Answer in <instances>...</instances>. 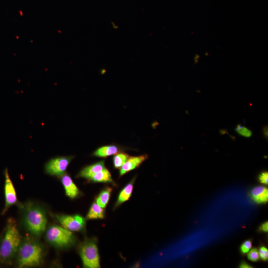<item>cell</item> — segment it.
Listing matches in <instances>:
<instances>
[{
  "label": "cell",
  "mask_w": 268,
  "mask_h": 268,
  "mask_svg": "<svg viewBox=\"0 0 268 268\" xmlns=\"http://www.w3.org/2000/svg\"><path fill=\"white\" fill-rule=\"evenodd\" d=\"M250 196L258 203H265L268 201V189L264 186H257L251 191Z\"/></svg>",
  "instance_id": "cell-12"
},
{
  "label": "cell",
  "mask_w": 268,
  "mask_h": 268,
  "mask_svg": "<svg viewBox=\"0 0 268 268\" xmlns=\"http://www.w3.org/2000/svg\"><path fill=\"white\" fill-rule=\"evenodd\" d=\"M104 160L89 165L83 168L77 174V177L89 179L93 175L96 173L105 169Z\"/></svg>",
  "instance_id": "cell-10"
},
{
  "label": "cell",
  "mask_w": 268,
  "mask_h": 268,
  "mask_svg": "<svg viewBox=\"0 0 268 268\" xmlns=\"http://www.w3.org/2000/svg\"><path fill=\"white\" fill-rule=\"evenodd\" d=\"M259 181L262 184L268 185V173L265 171L261 173L258 177Z\"/></svg>",
  "instance_id": "cell-23"
},
{
  "label": "cell",
  "mask_w": 268,
  "mask_h": 268,
  "mask_svg": "<svg viewBox=\"0 0 268 268\" xmlns=\"http://www.w3.org/2000/svg\"><path fill=\"white\" fill-rule=\"evenodd\" d=\"M252 242L250 240L245 241L241 246L240 251L243 255H245L250 251L252 247Z\"/></svg>",
  "instance_id": "cell-21"
},
{
  "label": "cell",
  "mask_w": 268,
  "mask_h": 268,
  "mask_svg": "<svg viewBox=\"0 0 268 268\" xmlns=\"http://www.w3.org/2000/svg\"><path fill=\"white\" fill-rule=\"evenodd\" d=\"M79 253L84 268H98L100 267V257L97 241L95 239L85 240L79 247Z\"/></svg>",
  "instance_id": "cell-4"
},
{
  "label": "cell",
  "mask_w": 268,
  "mask_h": 268,
  "mask_svg": "<svg viewBox=\"0 0 268 268\" xmlns=\"http://www.w3.org/2000/svg\"><path fill=\"white\" fill-rule=\"evenodd\" d=\"M121 151V149L115 145H105L99 147L93 153V155L99 157H106L115 155Z\"/></svg>",
  "instance_id": "cell-14"
},
{
  "label": "cell",
  "mask_w": 268,
  "mask_h": 268,
  "mask_svg": "<svg viewBox=\"0 0 268 268\" xmlns=\"http://www.w3.org/2000/svg\"><path fill=\"white\" fill-rule=\"evenodd\" d=\"M112 189L109 187H105L96 200V203L102 208H105L109 201Z\"/></svg>",
  "instance_id": "cell-17"
},
{
  "label": "cell",
  "mask_w": 268,
  "mask_h": 268,
  "mask_svg": "<svg viewBox=\"0 0 268 268\" xmlns=\"http://www.w3.org/2000/svg\"><path fill=\"white\" fill-rule=\"evenodd\" d=\"M73 158V156H68L50 159L45 165L46 173L50 175L62 177Z\"/></svg>",
  "instance_id": "cell-6"
},
{
  "label": "cell",
  "mask_w": 268,
  "mask_h": 268,
  "mask_svg": "<svg viewBox=\"0 0 268 268\" xmlns=\"http://www.w3.org/2000/svg\"><path fill=\"white\" fill-rule=\"evenodd\" d=\"M259 230L267 232L268 231V222H266L263 224L261 225V226L259 228Z\"/></svg>",
  "instance_id": "cell-24"
},
{
  "label": "cell",
  "mask_w": 268,
  "mask_h": 268,
  "mask_svg": "<svg viewBox=\"0 0 268 268\" xmlns=\"http://www.w3.org/2000/svg\"><path fill=\"white\" fill-rule=\"evenodd\" d=\"M248 253L247 257L249 260L257 262L259 260L260 256L257 248H253Z\"/></svg>",
  "instance_id": "cell-20"
},
{
  "label": "cell",
  "mask_w": 268,
  "mask_h": 268,
  "mask_svg": "<svg viewBox=\"0 0 268 268\" xmlns=\"http://www.w3.org/2000/svg\"><path fill=\"white\" fill-rule=\"evenodd\" d=\"M89 180L95 183H109L115 184L111 173L106 168L93 175Z\"/></svg>",
  "instance_id": "cell-15"
},
{
  "label": "cell",
  "mask_w": 268,
  "mask_h": 268,
  "mask_svg": "<svg viewBox=\"0 0 268 268\" xmlns=\"http://www.w3.org/2000/svg\"><path fill=\"white\" fill-rule=\"evenodd\" d=\"M46 239L51 244L61 248L69 246L75 241L74 236L70 231L57 225L48 228Z\"/></svg>",
  "instance_id": "cell-5"
},
{
  "label": "cell",
  "mask_w": 268,
  "mask_h": 268,
  "mask_svg": "<svg viewBox=\"0 0 268 268\" xmlns=\"http://www.w3.org/2000/svg\"><path fill=\"white\" fill-rule=\"evenodd\" d=\"M264 134L266 137H268V127H265L263 128Z\"/></svg>",
  "instance_id": "cell-26"
},
{
  "label": "cell",
  "mask_w": 268,
  "mask_h": 268,
  "mask_svg": "<svg viewBox=\"0 0 268 268\" xmlns=\"http://www.w3.org/2000/svg\"><path fill=\"white\" fill-rule=\"evenodd\" d=\"M27 206L24 218L25 225L31 233L40 235L46 228L47 218L45 213L39 207L32 205Z\"/></svg>",
  "instance_id": "cell-3"
},
{
  "label": "cell",
  "mask_w": 268,
  "mask_h": 268,
  "mask_svg": "<svg viewBox=\"0 0 268 268\" xmlns=\"http://www.w3.org/2000/svg\"><path fill=\"white\" fill-rule=\"evenodd\" d=\"M19 267H29L39 265L43 258V249L37 242L30 239H25L18 248Z\"/></svg>",
  "instance_id": "cell-2"
},
{
  "label": "cell",
  "mask_w": 268,
  "mask_h": 268,
  "mask_svg": "<svg viewBox=\"0 0 268 268\" xmlns=\"http://www.w3.org/2000/svg\"><path fill=\"white\" fill-rule=\"evenodd\" d=\"M259 256L261 259L264 261H267L268 259V250L265 247H261L259 251Z\"/></svg>",
  "instance_id": "cell-22"
},
{
  "label": "cell",
  "mask_w": 268,
  "mask_h": 268,
  "mask_svg": "<svg viewBox=\"0 0 268 268\" xmlns=\"http://www.w3.org/2000/svg\"><path fill=\"white\" fill-rule=\"evenodd\" d=\"M148 158L147 154L137 156H130L122 166L120 168V176L139 167L146 159Z\"/></svg>",
  "instance_id": "cell-9"
},
{
  "label": "cell",
  "mask_w": 268,
  "mask_h": 268,
  "mask_svg": "<svg viewBox=\"0 0 268 268\" xmlns=\"http://www.w3.org/2000/svg\"><path fill=\"white\" fill-rule=\"evenodd\" d=\"M235 131L240 135L246 137H250L253 135L251 130L240 124H238L235 128Z\"/></svg>",
  "instance_id": "cell-19"
},
{
  "label": "cell",
  "mask_w": 268,
  "mask_h": 268,
  "mask_svg": "<svg viewBox=\"0 0 268 268\" xmlns=\"http://www.w3.org/2000/svg\"><path fill=\"white\" fill-rule=\"evenodd\" d=\"M239 268H252L251 266L249 265L245 262L243 261L239 265Z\"/></svg>",
  "instance_id": "cell-25"
},
{
  "label": "cell",
  "mask_w": 268,
  "mask_h": 268,
  "mask_svg": "<svg viewBox=\"0 0 268 268\" xmlns=\"http://www.w3.org/2000/svg\"><path fill=\"white\" fill-rule=\"evenodd\" d=\"M20 236L15 221L8 219L6 231L0 246V261L8 263L17 252L20 244Z\"/></svg>",
  "instance_id": "cell-1"
},
{
  "label": "cell",
  "mask_w": 268,
  "mask_h": 268,
  "mask_svg": "<svg viewBox=\"0 0 268 268\" xmlns=\"http://www.w3.org/2000/svg\"><path fill=\"white\" fill-rule=\"evenodd\" d=\"M5 185H4V195H5V205L2 211V214H3L8 209L17 202V197L15 190L12 182L9 176L7 169L5 170Z\"/></svg>",
  "instance_id": "cell-8"
},
{
  "label": "cell",
  "mask_w": 268,
  "mask_h": 268,
  "mask_svg": "<svg viewBox=\"0 0 268 268\" xmlns=\"http://www.w3.org/2000/svg\"><path fill=\"white\" fill-rule=\"evenodd\" d=\"M130 156L124 152L117 153L113 157V162L115 169H120L129 158Z\"/></svg>",
  "instance_id": "cell-18"
},
{
  "label": "cell",
  "mask_w": 268,
  "mask_h": 268,
  "mask_svg": "<svg viewBox=\"0 0 268 268\" xmlns=\"http://www.w3.org/2000/svg\"><path fill=\"white\" fill-rule=\"evenodd\" d=\"M103 208L96 202H93L87 214L86 218L88 219L103 218L105 214Z\"/></svg>",
  "instance_id": "cell-16"
},
{
  "label": "cell",
  "mask_w": 268,
  "mask_h": 268,
  "mask_svg": "<svg viewBox=\"0 0 268 268\" xmlns=\"http://www.w3.org/2000/svg\"><path fill=\"white\" fill-rule=\"evenodd\" d=\"M135 179V178H134L121 191L115 204V208L129 200L132 194Z\"/></svg>",
  "instance_id": "cell-13"
},
{
  "label": "cell",
  "mask_w": 268,
  "mask_h": 268,
  "mask_svg": "<svg viewBox=\"0 0 268 268\" xmlns=\"http://www.w3.org/2000/svg\"><path fill=\"white\" fill-rule=\"evenodd\" d=\"M56 219L64 228L70 231H79L85 226L84 218L79 215H57Z\"/></svg>",
  "instance_id": "cell-7"
},
{
  "label": "cell",
  "mask_w": 268,
  "mask_h": 268,
  "mask_svg": "<svg viewBox=\"0 0 268 268\" xmlns=\"http://www.w3.org/2000/svg\"><path fill=\"white\" fill-rule=\"evenodd\" d=\"M62 183L65 190L66 194L71 199H74L79 194V190L68 174H64L61 178Z\"/></svg>",
  "instance_id": "cell-11"
}]
</instances>
